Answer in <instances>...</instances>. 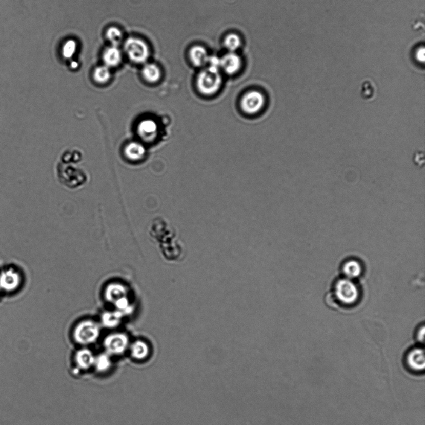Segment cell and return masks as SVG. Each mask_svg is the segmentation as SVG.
Returning <instances> with one entry per match:
<instances>
[{
	"instance_id": "6da1fadb",
	"label": "cell",
	"mask_w": 425,
	"mask_h": 425,
	"mask_svg": "<svg viewBox=\"0 0 425 425\" xmlns=\"http://www.w3.org/2000/svg\"><path fill=\"white\" fill-rule=\"evenodd\" d=\"M359 298V287L354 280L345 277L337 279L333 286V292L330 295V299L334 301V305L336 304L351 306L356 304Z\"/></svg>"
},
{
	"instance_id": "7a4b0ae2",
	"label": "cell",
	"mask_w": 425,
	"mask_h": 425,
	"mask_svg": "<svg viewBox=\"0 0 425 425\" xmlns=\"http://www.w3.org/2000/svg\"><path fill=\"white\" fill-rule=\"evenodd\" d=\"M57 169L60 182L68 188H76L87 182L86 171L74 165L73 163L69 164L60 162L57 165Z\"/></svg>"
},
{
	"instance_id": "3957f363",
	"label": "cell",
	"mask_w": 425,
	"mask_h": 425,
	"mask_svg": "<svg viewBox=\"0 0 425 425\" xmlns=\"http://www.w3.org/2000/svg\"><path fill=\"white\" fill-rule=\"evenodd\" d=\"M222 83L220 71L207 68L198 75L197 86L201 94L212 95L219 91Z\"/></svg>"
},
{
	"instance_id": "277c9868",
	"label": "cell",
	"mask_w": 425,
	"mask_h": 425,
	"mask_svg": "<svg viewBox=\"0 0 425 425\" xmlns=\"http://www.w3.org/2000/svg\"><path fill=\"white\" fill-rule=\"evenodd\" d=\"M100 328L94 322L86 321L77 324L73 332L74 339L78 345L88 346L97 341Z\"/></svg>"
},
{
	"instance_id": "5b68a950",
	"label": "cell",
	"mask_w": 425,
	"mask_h": 425,
	"mask_svg": "<svg viewBox=\"0 0 425 425\" xmlns=\"http://www.w3.org/2000/svg\"><path fill=\"white\" fill-rule=\"evenodd\" d=\"M130 345L129 337L122 333L110 334L104 341L105 352L112 357L123 356Z\"/></svg>"
},
{
	"instance_id": "8992f818",
	"label": "cell",
	"mask_w": 425,
	"mask_h": 425,
	"mask_svg": "<svg viewBox=\"0 0 425 425\" xmlns=\"http://www.w3.org/2000/svg\"><path fill=\"white\" fill-rule=\"evenodd\" d=\"M124 47L128 56L134 62L144 63L149 57V48L146 43L140 39L130 37L125 42Z\"/></svg>"
},
{
	"instance_id": "52a82bcc",
	"label": "cell",
	"mask_w": 425,
	"mask_h": 425,
	"mask_svg": "<svg viewBox=\"0 0 425 425\" xmlns=\"http://www.w3.org/2000/svg\"><path fill=\"white\" fill-rule=\"evenodd\" d=\"M404 363L408 371L413 374H420L425 368L424 349L420 347L410 349L404 357Z\"/></svg>"
},
{
	"instance_id": "ba28073f",
	"label": "cell",
	"mask_w": 425,
	"mask_h": 425,
	"mask_svg": "<svg viewBox=\"0 0 425 425\" xmlns=\"http://www.w3.org/2000/svg\"><path fill=\"white\" fill-rule=\"evenodd\" d=\"M264 104V95L257 91L247 92L241 101V109L246 113L251 115L260 112Z\"/></svg>"
},
{
	"instance_id": "9c48e42d",
	"label": "cell",
	"mask_w": 425,
	"mask_h": 425,
	"mask_svg": "<svg viewBox=\"0 0 425 425\" xmlns=\"http://www.w3.org/2000/svg\"><path fill=\"white\" fill-rule=\"evenodd\" d=\"M21 283V276L16 271L10 268L0 273V289L10 292L17 289Z\"/></svg>"
},
{
	"instance_id": "30bf717a",
	"label": "cell",
	"mask_w": 425,
	"mask_h": 425,
	"mask_svg": "<svg viewBox=\"0 0 425 425\" xmlns=\"http://www.w3.org/2000/svg\"><path fill=\"white\" fill-rule=\"evenodd\" d=\"M95 356L88 348L79 349L74 355L75 366L80 371H87L94 369Z\"/></svg>"
},
{
	"instance_id": "8fae6325",
	"label": "cell",
	"mask_w": 425,
	"mask_h": 425,
	"mask_svg": "<svg viewBox=\"0 0 425 425\" xmlns=\"http://www.w3.org/2000/svg\"><path fill=\"white\" fill-rule=\"evenodd\" d=\"M221 69L228 74H234L239 71L241 66V60L235 52H229L220 58Z\"/></svg>"
},
{
	"instance_id": "7c38bea8",
	"label": "cell",
	"mask_w": 425,
	"mask_h": 425,
	"mask_svg": "<svg viewBox=\"0 0 425 425\" xmlns=\"http://www.w3.org/2000/svg\"><path fill=\"white\" fill-rule=\"evenodd\" d=\"M341 272L343 277L355 280L362 275L363 267L359 261L355 259H349L342 265Z\"/></svg>"
},
{
	"instance_id": "4fadbf2b",
	"label": "cell",
	"mask_w": 425,
	"mask_h": 425,
	"mask_svg": "<svg viewBox=\"0 0 425 425\" xmlns=\"http://www.w3.org/2000/svg\"><path fill=\"white\" fill-rule=\"evenodd\" d=\"M129 350L131 357L136 361L147 360L150 356V346L144 340H136L135 342L130 344Z\"/></svg>"
},
{
	"instance_id": "5bb4252c",
	"label": "cell",
	"mask_w": 425,
	"mask_h": 425,
	"mask_svg": "<svg viewBox=\"0 0 425 425\" xmlns=\"http://www.w3.org/2000/svg\"><path fill=\"white\" fill-rule=\"evenodd\" d=\"M138 132L139 136L145 139H151L155 138L158 132V125L152 119H145L139 122L138 127Z\"/></svg>"
},
{
	"instance_id": "9a60e30c",
	"label": "cell",
	"mask_w": 425,
	"mask_h": 425,
	"mask_svg": "<svg viewBox=\"0 0 425 425\" xmlns=\"http://www.w3.org/2000/svg\"><path fill=\"white\" fill-rule=\"evenodd\" d=\"M189 56L191 62L196 67L207 65L209 56L206 49L200 46H195L191 49Z\"/></svg>"
},
{
	"instance_id": "2e32d148",
	"label": "cell",
	"mask_w": 425,
	"mask_h": 425,
	"mask_svg": "<svg viewBox=\"0 0 425 425\" xmlns=\"http://www.w3.org/2000/svg\"><path fill=\"white\" fill-rule=\"evenodd\" d=\"M146 153L145 148L138 142H133L127 144L125 148V154L132 161H139L144 158Z\"/></svg>"
},
{
	"instance_id": "e0dca14e",
	"label": "cell",
	"mask_w": 425,
	"mask_h": 425,
	"mask_svg": "<svg viewBox=\"0 0 425 425\" xmlns=\"http://www.w3.org/2000/svg\"><path fill=\"white\" fill-rule=\"evenodd\" d=\"M110 355L104 352L95 356L94 369L98 373L104 374L111 369L113 362Z\"/></svg>"
},
{
	"instance_id": "ac0fdd59",
	"label": "cell",
	"mask_w": 425,
	"mask_h": 425,
	"mask_svg": "<svg viewBox=\"0 0 425 425\" xmlns=\"http://www.w3.org/2000/svg\"><path fill=\"white\" fill-rule=\"evenodd\" d=\"M103 59L107 66H118L122 61L120 49L115 46L107 48L104 52Z\"/></svg>"
},
{
	"instance_id": "d6986e66",
	"label": "cell",
	"mask_w": 425,
	"mask_h": 425,
	"mask_svg": "<svg viewBox=\"0 0 425 425\" xmlns=\"http://www.w3.org/2000/svg\"><path fill=\"white\" fill-rule=\"evenodd\" d=\"M377 95V87L371 80H366L361 84L360 96L362 100L371 101L375 100Z\"/></svg>"
},
{
	"instance_id": "ffe728a7",
	"label": "cell",
	"mask_w": 425,
	"mask_h": 425,
	"mask_svg": "<svg viewBox=\"0 0 425 425\" xmlns=\"http://www.w3.org/2000/svg\"><path fill=\"white\" fill-rule=\"evenodd\" d=\"M143 76L148 83H155L161 78V71L158 66L154 64H148L143 69Z\"/></svg>"
},
{
	"instance_id": "44dd1931",
	"label": "cell",
	"mask_w": 425,
	"mask_h": 425,
	"mask_svg": "<svg viewBox=\"0 0 425 425\" xmlns=\"http://www.w3.org/2000/svg\"><path fill=\"white\" fill-rule=\"evenodd\" d=\"M241 44L240 37L236 34H230L224 40V46L229 52H235L240 47Z\"/></svg>"
},
{
	"instance_id": "7402d4cb",
	"label": "cell",
	"mask_w": 425,
	"mask_h": 425,
	"mask_svg": "<svg viewBox=\"0 0 425 425\" xmlns=\"http://www.w3.org/2000/svg\"><path fill=\"white\" fill-rule=\"evenodd\" d=\"M110 77L111 75H110V70L107 66L98 67L95 70L94 80L99 84L107 83L110 80Z\"/></svg>"
},
{
	"instance_id": "603a6c76",
	"label": "cell",
	"mask_w": 425,
	"mask_h": 425,
	"mask_svg": "<svg viewBox=\"0 0 425 425\" xmlns=\"http://www.w3.org/2000/svg\"><path fill=\"white\" fill-rule=\"evenodd\" d=\"M83 155L78 150H67L63 154L61 159L63 163H77L81 161Z\"/></svg>"
},
{
	"instance_id": "cb8c5ba5",
	"label": "cell",
	"mask_w": 425,
	"mask_h": 425,
	"mask_svg": "<svg viewBox=\"0 0 425 425\" xmlns=\"http://www.w3.org/2000/svg\"><path fill=\"white\" fill-rule=\"evenodd\" d=\"M77 44L74 40H68L63 48V56L67 59H69L74 56L75 51H76Z\"/></svg>"
},
{
	"instance_id": "d4e9b609",
	"label": "cell",
	"mask_w": 425,
	"mask_h": 425,
	"mask_svg": "<svg viewBox=\"0 0 425 425\" xmlns=\"http://www.w3.org/2000/svg\"><path fill=\"white\" fill-rule=\"evenodd\" d=\"M107 38L111 42L113 45H118L121 42L122 34L119 29L115 27H111L107 31Z\"/></svg>"
},
{
	"instance_id": "484cf974",
	"label": "cell",
	"mask_w": 425,
	"mask_h": 425,
	"mask_svg": "<svg viewBox=\"0 0 425 425\" xmlns=\"http://www.w3.org/2000/svg\"><path fill=\"white\" fill-rule=\"evenodd\" d=\"M208 68L220 71L221 70L220 58L217 56H209L208 63Z\"/></svg>"
},
{
	"instance_id": "4316f807",
	"label": "cell",
	"mask_w": 425,
	"mask_h": 425,
	"mask_svg": "<svg viewBox=\"0 0 425 425\" xmlns=\"http://www.w3.org/2000/svg\"><path fill=\"white\" fill-rule=\"evenodd\" d=\"M413 161L415 165L419 168L424 167V156L423 151L418 150L414 153L413 157Z\"/></svg>"
},
{
	"instance_id": "83f0119b",
	"label": "cell",
	"mask_w": 425,
	"mask_h": 425,
	"mask_svg": "<svg viewBox=\"0 0 425 425\" xmlns=\"http://www.w3.org/2000/svg\"><path fill=\"white\" fill-rule=\"evenodd\" d=\"M416 340L419 343H423L424 342V325L420 326L418 327L417 332H416L415 334Z\"/></svg>"
},
{
	"instance_id": "f1b7e54d",
	"label": "cell",
	"mask_w": 425,
	"mask_h": 425,
	"mask_svg": "<svg viewBox=\"0 0 425 425\" xmlns=\"http://www.w3.org/2000/svg\"><path fill=\"white\" fill-rule=\"evenodd\" d=\"M72 66L73 67V68H75V67H76V66H77V63H75V62L72 63Z\"/></svg>"
}]
</instances>
